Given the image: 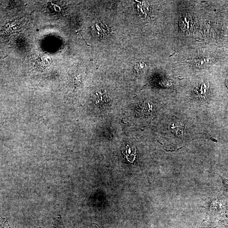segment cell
<instances>
[{"mask_svg": "<svg viewBox=\"0 0 228 228\" xmlns=\"http://www.w3.org/2000/svg\"><path fill=\"white\" fill-rule=\"evenodd\" d=\"M143 68H144V65H143V64H140V65L137 64V65L135 66V69L137 72V73H140V71L141 72V71H142V69H143Z\"/></svg>", "mask_w": 228, "mask_h": 228, "instance_id": "cell-1", "label": "cell"}, {"mask_svg": "<svg viewBox=\"0 0 228 228\" xmlns=\"http://www.w3.org/2000/svg\"><path fill=\"white\" fill-rule=\"evenodd\" d=\"M220 176L221 177V178H222V180H223V185H224V187H225L227 192H228V179H226V178H223V177H221V176Z\"/></svg>", "mask_w": 228, "mask_h": 228, "instance_id": "cell-2", "label": "cell"}]
</instances>
